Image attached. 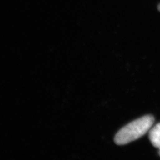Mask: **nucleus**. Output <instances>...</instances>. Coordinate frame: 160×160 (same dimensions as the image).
<instances>
[{"instance_id":"obj_3","label":"nucleus","mask_w":160,"mask_h":160,"mask_svg":"<svg viewBox=\"0 0 160 160\" xmlns=\"http://www.w3.org/2000/svg\"><path fill=\"white\" fill-rule=\"evenodd\" d=\"M158 10L160 12V4L158 6Z\"/></svg>"},{"instance_id":"obj_5","label":"nucleus","mask_w":160,"mask_h":160,"mask_svg":"<svg viewBox=\"0 0 160 160\" xmlns=\"http://www.w3.org/2000/svg\"></svg>"},{"instance_id":"obj_2","label":"nucleus","mask_w":160,"mask_h":160,"mask_svg":"<svg viewBox=\"0 0 160 160\" xmlns=\"http://www.w3.org/2000/svg\"><path fill=\"white\" fill-rule=\"evenodd\" d=\"M149 138L152 145L160 148V123L157 124L149 132Z\"/></svg>"},{"instance_id":"obj_1","label":"nucleus","mask_w":160,"mask_h":160,"mask_svg":"<svg viewBox=\"0 0 160 160\" xmlns=\"http://www.w3.org/2000/svg\"><path fill=\"white\" fill-rule=\"evenodd\" d=\"M154 122V118L151 115L132 122L117 133L114 138L115 143L123 145L137 140L148 131Z\"/></svg>"},{"instance_id":"obj_4","label":"nucleus","mask_w":160,"mask_h":160,"mask_svg":"<svg viewBox=\"0 0 160 160\" xmlns=\"http://www.w3.org/2000/svg\"></svg>"}]
</instances>
